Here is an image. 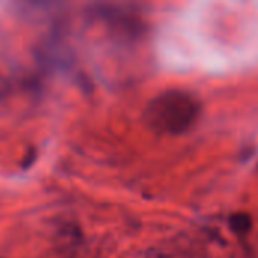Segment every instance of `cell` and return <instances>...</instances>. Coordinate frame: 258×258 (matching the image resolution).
I'll return each mask as SVG.
<instances>
[{
	"instance_id": "obj_2",
	"label": "cell",
	"mask_w": 258,
	"mask_h": 258,
	"mask_svg": "<svg viewBox=\"0 0 258 258\" xmlns=\"http://www.w3.org/2000/svg\"><path fill=\"white\" fill-rule=\"evenodd\" d=\"M231 227H233V231H237V233H245L249 230L251 227V219L246 213H240V215H234L231 218Z\"/></svg>"
},
{
	"instance_id": "obj_1",
	"label": "cell",
	"mask_w": 258,
	"mask_h": 258,
	"mask_svg": "<svg viewBox=\"0 0 258 258\" xmlns=\"http://www.w3.org/2000/svg\"><path fill=\"white\" fill-rule=\"evenodd\" d=\"M198 98L181 89H169L156 95L145 107L144 121L156 133L183 135L198 119Z\"/></svg>"
}]
</instances>
